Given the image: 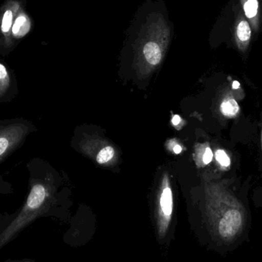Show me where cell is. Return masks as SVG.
<instances>
[{"label": "cell", "instance_id": "cell-1", "mask_svg": "<svg viewBox=\"0 0 262 262\" xmlns=\"http://www.w3.org/2000/svg\"><path fill=\"white\" fill-rule=\"evenodd\" d=\"M35 131L32 121L26 118L0 120V165L20 149Z\"/></svg>", "mask_w": 262, "mask_h": 262}, {"label": "cell", "instance_id": "cell-2", "mask_svg": "<svg viewBox=\"0 0 262 262\" xmlns=\"http://www.w3.org/2000/svg\"><path fill=\"white\" fill-rule=\"evenodd\" d=\"M234 21L232 25V38L234 44L238 52L246 55L250 48L253 38L252 27L247 18L245 16L241 8L237 4L234 5Z\"/></svg>", "mask_w": 262, "mask_h": 262}, {"label": "cell", "instance_id": "cell-3", "mask_svg": "<svg viewBox=\"0 0 262 262\" xmlns=\"http://www.w3.org/2000/svg\"><path fill=\"white\" fill-rule=\"evenodd\" d=\"M21 7L19 2L9 0L0 10V45L3 51L10 50L13 46L12 25L17 12Z\"/></svg>", "mask_w": 262, "mask_h": 262}, {"label": "cell", "instance_id": "cell-4", "mask_svg": "<svg viewBox=\"0 0 262 262\" xmlns=\"http://www.w3.org/2000/svg\"><path fill=\"white\" fill-rule=\"evenodd\" d=\"M235 4L241 8L256 38L262 32V0H235Z\"/></svg>", "mask_w": 262, "mask_h": 262}, {"label": "cell", "instance_id": "cell-5", "mask_svg": "<svg viewBox=\"0 0 262 262\" xmlns=\"http://www.w3.org/2000/svg\"><path fill=\"white\" fill-rule=\"evenodd\" d=\"M18 95V81L15 75L0 61V103L13 101Z\"/></svg>", "mask_w": 262, "mask_h": 262}, {"label": "cell", "instance_id": "cell-6", "mask_svg": "<svg viewBox=\"0 0 262 262\" xmlns=\"http://www.w3.org/2000/svg\"><path fill=\"white\" fill-rule=\"evenodd\" d=\"M32 23L29 15L25 12L23 8H20L19 10L15 15L13 25L12 28V38L14 40L20 39L26 36L31 30Z\"/></svg>", "mask_w": 262, "mask_h": 262}, {"label": "cell", "instance_id": "cell-7", "mask_svg": "<svg viewBox=\"0 0 262 262\" xmlns=\"http://www.w3.org/2000/svg\"><path fill=\"white\" fill-rule=\"evenodd\" d=\"M239 105L233 96L229 95L223 99L220 104V111L224 116L234 118L239 112Z\"/></svg>", "mask_w": 262, "mask_h": 262}, {"label": "cell", "instance_id": "cell-8", "mask_svg": "<svg viewBox=\"0 0 262 262\" xmlns=\"http://www.w3.org/2000/svg\"><path fill=\"white\" fill-rule=\"evenodd\" d=\"M160 206H161L162 212L166 220L170 218L172 212V193L170 188L166 187L162 192L161 199H160Z\"/></svg>", "mask_w": 262, "mask_h": 262}, {"label": "cell", "instance_id": "cell-9", "mask_svg": "<svg viewBox=\"0 0 262 262\" xmlns=\"http://www.w3.org/2000/svg\"><path fill=\"white\" fill-rule=\"evenodd\" d=\"M115 154V149L112 146H107L101 149L97 156V161L98 163H105L112 160Z\"/></svg>", "mask_w": 262, "mask_h": 262}, {"label": "cell", "instance_id": "cell-10", "mask_svg": "<svg viewBox=\"0 0 262 262\" xmlns=\"http://www.w3.org/2000/svg\"><path fill=\"white\" fill-rule=\"evenodd\" d=\"M215 159L219 164L223 168H229L231 166V159L224 149H218L215 152Z\"/></svg>", "mask_w": 262, "mask_h": 262}, {"label": "cell", "instance_id": "cell-11", "mask_svg": "<svg viewBox=\"0 0 262 262\" xmlns=\"http://www.w3.org/2000/svg\"><path fill=\"white\" fill-rule=\"evenodd\" d=\"M212 158H213V152H212V149L209 147H206L204 154H203V163L205 164H209L212 162Z\"/></svg>", "mask_w": 262, "mask_h": 262}, {"label": "cell", "instance_id": "cell-12", "mask_svg": "<svg viewBox=\"0 0 262 262\" xmlns=\"http://www.w3.org/2000/svg\"><path fill=\"white\" fill-rule=\"evenodd\" d=\"M15 213L12 215H0V226H3V225L8 224V223H10L12 219L15 217Z\"/></svg>", "mask_w": 262, "mask_h": 262}, {"label": "cell", "instance_id": "cell-13", "mask_svg": "<svg viewBox=\"0 0 262 262\" xmlns=\"http://www.w3.org/2000/svg\"><path fill=\"white\" fill-rule=\"evenodd\" d=\"M172 122L174 125H178V124L181 122V118H180L179 115H175V116L173 117V118H172Z\"/></svg>", "mask_w": 262, "mask_h": 262}, {"label": "cell", "instance_id": "cell-14", "mask_svg": "<svg viewBox=\"0 0 262 262\" xmlns=\"http://www.w3.org/2000/svg\"><path fill=\"white\" fill-rule=\"evenodd\" d=\"M174 152L177 154H180L182 151V147L180 146V145H177L175 147L173 148Z\"/></svg>", "mask_w": 262, "mask_h": 262}, {"label": "cell", "instance_id": "cell-15", "mask_svg": "<svg viewBox=\"0 0 262 262\" xmlns=\"http://www.w3.org/2000/svg\"><path fill=\"white\" fill-rule=\"evenodd\" d=\"M261 146H262V130H261Z\"/></svg>", "mask_w": 262, "mask_h": 262}]
</instances>
